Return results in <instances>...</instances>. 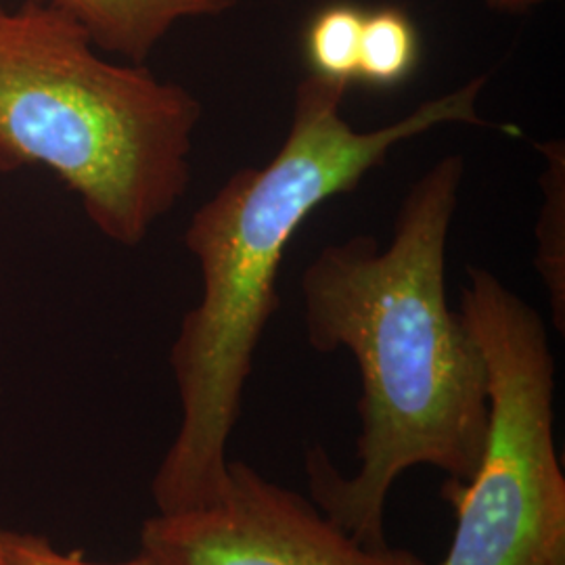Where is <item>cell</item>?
<instances>
[{"instance_id":"obj_1","label":"cell","mask_w":565,"mask_h":565,"mask_svg":"<svg viewBox=\"0 0 565 565\" xmlns=\"http://www.w3.org/2000/svg\"><path fill=\"white\" fill-rule=\"evenodd\" d=\"M465 158L448 153L406 191L392 243H329L300 279L312 350L350 352L361 373V467L343 476L321 446L306 452L310 499L364 545H387L392 486L429 465L465 482L482 455L488 377L478 343L446 296V247Z\"/></svg>"},{"instance_id":"obj_2","label":"cell","mask_w":565,"mask_h":565,"mask_svg":"<svg viewBox=\"0 0 565 565\" xmlns=\"http://www.w3.org/2000/svg\"><path fill=\"white\" fill-rule=\"evenodd\" d=\"M486 84L488 76H476L401 120L356 130L343 116L350 84L308 74L296 86L279 151L260 168L233 172L195 210L182 242L200 266L202 298L182 317L170 350L181 425L151 482L158 513L207 505L223 490L226 446L256 350L279 310V270L298 228L408 139L446 124L507 132L480 116Z\"/></svg>"},{"instance_id":"obj_3","label":"cell","mask_w":565,"mask_h":565,"mask_svg":"<svg viewBox=\"0 0 565 565\" xmlns=\"http://www.w3.org/2000/svg\"><path fill=\"white\" fill-rule=\"evenodd\" d=\"M202 116L189 88L103 57L70 15L0 4V172L51 170L109 242L139 247L181 203Z\"/></svg>"},{"instance_id":"obj_4","label":"cell","mask_w":565,"mask_h":565,"mask_svg":"<svg viewBox=\"0 0 565 565\" xmlns=\"http://www.w3.org/2000/svg\"><path fill=\"white\" fill-rule=\"evenodd\" d=\"M459 315L484 359L488 427L473 473L440 488L455 532L438 565H565L557 369L545 321L480 266L467 268Z\"/></svg>"},{"instance_id":"obj_5","label":"cell","mask_w":565,"mask_h":565,"mask_svg":"<svg viewBox=\"0 0 565 565\" xmlns=\"http://www.w3.org/2000/svg\"><path fill=\"white\" fill-rule=\"evenodd\" d=\"M141 553L158 565H429L408 548L364 545L245 461H228L212 503L149 518Z\"/></svg>"},{"instance_id":"obj_6","label":"cell","mask_w":565,"mask_h":565,"mask_svg":"<svg viewBox=\"0 0 565 565\" xmlns=\"http://www.w3.org/2000/svg\"><path fill=\"white\" fill-rule=\"evenodd\" d=\"M78 21L95 46L145 65L177 23L221 18L239 0H32Z\"/></svg>"},{"instance_id":"obj_7","label":"cell","mask_w":565,"mask_h":565,"mask_svg":"<svg viewBox=\"0 0 565 565\" xmlns=\"http://www.w3.org/2000/svg\"><path fill=\"white\" fill-rule=\"evenodd\" d=\"M545 158L541 172L543 202L536 223L534 266L546 289L551 319L559 333L565 331V145L546 141L536 145Z\"/></svg>"},{"instance_id":"obj_8","label":"cell","mask_w":565,"mask_h":565,"mask_svg":"<svg viewBox=\"0 0 565 565\" xmlns=\"http://www.w3.org/2000/svg\"><path fill=\"white\" fill-rule=\"evenodd\" d=\"M419 61V36L411 18L396 7L364 13L356 81L377 88L403 84Z\"/></svg>"},{"instance_id":"obj_9","label":"cell","mask_w":565,"mask_h":565,"mask_svg":"<svg viewBox=\"0 0 565 565\" xmlns=\"http://www.w3.org/2000/svg\"><path fill=\"white\" fill-rule=\"evenodd\" d=\"M364 13L354 4H331L310 21L306 57L310 74L352 84L359 74V46Z\"/></svg>"},{"instance_id":"obj_10","label":"cell","mask_w":565,"mask_h":565,"mask_svg":"<svg viewBox=\"0 0 565 565\" xmlns=\"http://www.w3.org/2000/svg\"><path fill=\"white\" fill-rule=\"evenodd\" d=\"M0 565H158L149 555L139 553L130 562L97 564L82 553H61L46 539L0 527Z\"/></svg>"},{"instance_id":"obj_11","label":"cell","mask_w":565,"mask_h":565,"mask_svg":"<svg viewBox=\"0 0 565 565\" xmlns=\"http://www.w3.org/2000/svg\"><path fill=\"white\" fill-rule=\"evenodd\" d=\"M486 7L497 13L507 15H524L527 11L545 4L548 0H484Z\"/></svg>"}]
</instances>
